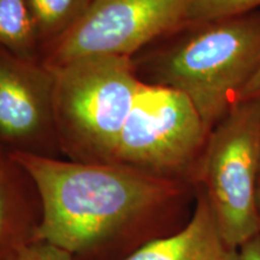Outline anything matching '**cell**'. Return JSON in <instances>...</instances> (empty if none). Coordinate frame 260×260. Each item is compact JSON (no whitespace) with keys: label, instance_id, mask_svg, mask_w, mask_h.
Segmentation results:
<instances>
[{"label":"cell","instance_id":"6da1fadb","mask_svg":"<svg viewBox=\"0 0 260 260\" xmlns=\"http://www.w3.org/2000/svg\"><path fill=\"white\" fill-rule=\"evenodd\" d=\"M9 154L40 198L34 240L60 247L74 260H126L182 229L193 212L197 187L187 182L121 165Z\"/></svg>","mask_w":260,"mask_h":260},{"label":"cell","instance_id":"7a4b0ae2","mask_svg":"<svg viewBox=\"0 0 260 260\" xmlns=\"http://www.w3.org/2000/svg\"><path fill=\"white\" fill-rule=\"evenodd\" d=\"M134 64L144 82L184 94L212 132L260 68V10L187 24Z\"/></svg>","mask_w":260,"mask_h":260},{"label":"cell","instance_id":"3957f363","mask_svg":"<svg viewBox=\"0 0 260 260\" xmlns=\"http://www.w3.org/2000/svg\"><path fill=\"white\" fill-rule=\"evenodd\" d=\"M50 69L59 151L69 160L111 164L142 82L133 58L84 57Z\"/></svg>","mask_w":260,"mask_h":260},{"label":"cell","instance_id":"277c9868","mask_svg":"<svg viewBox=\"0 0 260 260\" xmlns=\"http://www.w3.org/2000/svg\"><path fill=\"white\" fill-rule=\"evenodd\" d=\"M259 177L260 98L237 102L212 129L197 178L233 248L260 234Z\"/></svg>","mask_w":260,"mask_h":260},{"label":"cell","instance_id":"5b68a950","mask_svg":"<svg viewBox=\"0 0 260 260\" xmlns=\"http://www.w3.org/2000/svg\"><path fill=\"white\" fill-rule=\"evenodd\" d=\"M210 134L184 94L142 81L111 164L197 187Z\"/></svg>","mask_w":260,"mask_h":260},{"label":"cell","instance_id":"8992f818","mask_svg":"<svg viewBox=\"0 0 260 260\" xmlns=\"http://www.w3.org/2000/svg\"><path fill=\"white\" fill-rule=\"evenodd\" d=\"M194 0H93L69 32L48 45L44 63L57 68L93 56L130 57L188 24Z\"/></svg>","mask_w":260,"mask_h":260},{"label":"cell","instance_id":"52a82bcc","mask_svg":"<svg viewBox=\"0 0 260 260\" xmlns=\"http://www.w3.org/2000/svg\"><path fill=\"white\" fill-rule=\"evenodd\" d=\"M53 95L50 68L0 47V145L6 153L54 158Z\"/></svg>","mask_w":260,"mask_h":260},{"label":"cell","instance_id":"ba28073f","mask_svg":"<svg viewBox=\"0 0 260 260\" xmlns=\"http://www.w3.org/2000/svg\"><path fill=\"white\" fill-rule=\"evenodd\" d=\"M126 260H239V249L223 239L209 201L197 188L194 209L186 225L147 243Z\"/></svg>","mask_w":260,"mask_h":260},{"label":"cell","instance_id":"9c48e42d","mask_svg":"<svg viewBox=\"0 0 260 260\" xmlns=\"http://www.w3.org/2000/svg\"><path fill=\"white\" fill-rule=\"evenodd\" d=\"M41 205L34 182L9 153L0 157V260L34 241Z\"/></svg>","mask_w":260,"mask_h":260},{"label":"cell","instance_id":"30bf717a","mask_svg":"<svg viewBox=\"0 0 260 260\" xmlns=\"http://www.w3.org/2000/svg\"><path fill=\"white\" fill-rule=\"evenodd\" d=\"M93 0H27L40 44L48 46L82 19Z\"/></svg>","mask_w":260,"mask_h":260},{"label":"cell","instance_id":"8fae6325","mask_svg":"<svg viewBox=\"0 0 260 260\" xmlns=\"http://www.w3.org/2000/svg\"><path fill=\"white\" fill-rule=\"evenodd\" d=\"M39 45L27 0H0V47L35 59Z\"/></svg>","mask_w":260,"mask_h":260},{"label":"cell","instance_id":"7c38bea8","mask_svg":"<svg viewBox=\"0 0 260 260\" xmlns=\"http://www.w3.org/2000/svg\"><path fill=\"white\" fill-rule=\"evenodd\" d=\"M260 10V0H194L188 24L233 17Z\"/></svg>","mask_w":260,"mask_h":260},{"label":"cell","instance_id":"4fadbf2b","mask_svg":"<svg viewBox=\"0 0 260 260\" xmlns=\"http://www.w3.org/2000/svg\"><path fill=\"white\" fill-rule=\"evenodd\" d=\"M8 260H74L69 252L46 241H34L18 248Z\"/></svg>","mask_w":260,"mask_h":260},{"label":"cell","instance_id":"5bb4252c","mask_svg":"<svg viewBox=\"0 0 260 260\" xmlns=\"http://www.w3.org/2000/svg\"><path fill=\"white\" fill-rule=\"evenodd\" d=\"M239 260H260V234L240 247Z\"/></svg>","mask_w":260,"mask_h":260},{"label":"cell","instance_id":"9a60e30c","mask_svg":"<svg viewBox=\"0 0 260 260\" xmlns=\"http://www.w3.org/2000/svg\"><path fill=\"white\" fill-rule=\"evenodd\" d=\"M260 98V68L256 70L254 76L252 77L251 81L247 83L245 89L242 90L240 100H248V99H259Z\"/></svg>","mask_w":260,"mask_h":260},{"label":"cell","instance_id":"2e32d148","mask_svg":"<svg viewBox=\"0 0 260 260\" xmlns=\"http://www.w3.org/2000/svg\"><path fill=\"white\" fill-rule=\"evenodd\" d=\"M256 205H258V212H259V216H260V187H259V190H258V197H256Z\"/></svg>","mask_w":260,"mask_h":260},{"label":"cell","instance_id":"e0dca14e","mask_svg":"<svg viewBox=\"0 0 260 260\" xmlns=\"http://www.w3.org/2000/svg\"><path fill=\"white\" fill-rule=\"evenodd\" d=\"M5 153H6V152L4 151V148H3L2 145H0V157H2V155L5 154Z\"/></svg>","mask_w":260,"mask_h":260},{"label":"cell","instance_id":"ac0fdd59","mask_svg":"<svg viewBox=\"0 0 260 260\" xmlns=\"http://www.w3.org/2000/svg\"><path fill=\"white\" fill-rule=\"evenodd\" d=\"M259 186H260V177H259Z\"/></svg>","mask_w":260,"mask_h":260}]
</instances>
